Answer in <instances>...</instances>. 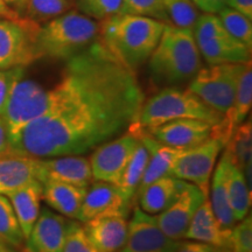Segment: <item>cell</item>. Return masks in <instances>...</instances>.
Here are the masks:
<instances>
[{
	"mask_svg": "<svg viewBox=\"0 0 252 252\" xmlns=\"http://www.w3.org/2000/svg\"><path fill=\"white\" fill-rule=\"evenodd\" d=\"M46 97L47 112L9 139V151L39 159L82 156L130 130L145 102L135 71L99 37L67 60Z\"/></svg>",
	"mask_w": 252,
	"mask_h": 252,
	"instance_id": "cell-1",
	"label": "cell"
},
{
	"mask_svg": "<svg viewBox=\"0 0 252 252\" xmlns=\"http://www.w3.org/2000/svg\"><path fill=\"white\" fill-rule=\"evenodd\" d=\"M166 23L149 17L117 13L99 24V39L121 61L135 71L159 42Z\"/></svg>",
	"mask_w": 252,
	"mask_h": 252,
	"instance_id": "cell-2",
	"label": "cell"
},
{
	"mask_svg": "<svg viewBox=\"0 0 252 252\" xmlns=\"http://www.w3.org/2000/svg\"><path fill=\"white\" fill-rule=\"evenodd\" d=\"M149 60L151 74L159 82L176 84L191 80L201 68L193 30L166 24Z\"/></svg>",
	"mask_w": 252,
	"mask_h": 252,
	"instance_id": "cell-3",
	"label": "cell"
},
{
	"mask_svg": "<svg viewBox=\"0 0 252 252\" xmlns=\"http://www.w3.org/2000/svg\"><path fill=\"white\" fill-rule=\"evenodd\" d=\"M98 37V23L80 12L69 11L41 26L37 48L41 58L69 60Z\"/></svg>",
	"mask_w": 252,
	"mask_h": 252,
	"instance_id": "cell-4",
	"label": "cell"
},
{
	"mask_svg": "<svg viewBox=\"0 0 252 252\" xmlns=\"http://www.w3.org/2000/svg\"><path fill=\"white\" fill-rule=\"evenodd\" d=\"M198 119L213 126L222 121L223 115L208 106L190 90L165 88L145 100L133 127L144 131L175 119Z\"/></svg>",
	"mask_w": 252,
	"mask_h": 252,
	"instance_id": "cell-5",
	"label": "cell"
},
{
	"mask_svg": "<svg viewBox=\"0 0 252 252\" xmlns=\"http://www.w3.org/2000/svg\"><path fill=\"white\" fill-rule=\"evenodd\" d=\"M193 34L198 52L208 64L251 61V49L230 35L217 14L200 15Z\"/></svg>",
	"mask_w": 252,
	"mask_h": 252,
	"instance_id": "cell-6",
	"label": "cell"
},
{
	"mask_svg": "<svg viewBox=\"0 0 252 252\" xmlns=\"http://www.w3.org/2000/svg\"><path fill=\"white\" fill-rule=\"evenodd\" d=\"M245 63H220L200 68L187 89L208 106L224 115L234 102Z\"/></svg>",
	"mask_w": 252,
	"mask_h": 252,
	"instance_id": "cell-7",
	"label": "cell"
},
{
	"mask_svg": "<svg viewBox=\"0 0 252 252\" xmlns=\"http://www.w3.org/2000/svg\"><path fill=\"white\" fill-rule=\"evenodd\" d=\"M41 25L30 18L0 19V70L25 68L41 59L37 48Z\"/></svg>",
	"mask_w": 252,
	"mask_h": 252,
	"instance_id": "cell-8",
	"label": "cell"
},
{
	"mask_svg": "<svg viewBox=\"0 0 252 252\" xmlns=\"http://www.w3.org/2000/svg\"><path fill=\"white\" fill-rule=\"evenodd\" d=\"M224 147L223 141L210 137L202 144L182 150L173 167L172 176L195 185L209 197L210 178Z\"/></svg>",
	"mask_w": 252,
	"mask_h": 252,
	"instance_id": "cell-9",
	"label": "cell"
},
{
	"mask_svg": "<svg viewBox=\"0 0 252 252\" xmlns=\"http://www.w3.org/2000/svg\"><path fill=\"white\" fill-rule=\"evenodd\" d=\"M46 88L36 82L20 78L12 90L1 117L7 125L9 139L24 126L47 112Z\"/></svg>",
	"mask_w": 252,
	"mask_h": 252,
	"instance_id": "cell-10",
	"label": "cell"
},
{
	"mask_svg": "<svg viewBox=\"0 0 252 252\" xmlns=\"http://www.w3.org/2000/svg\"><path fill=\"white\" fill-rule=\"evenodd\" d=\"M139 140L138 131L131 127L118 137L97 146L89 159L94 180L116 184Z\"/></svg>",
	"mask_w": 252,
	"mask_h": 252,
	"instance_id": "cell-11",
	"label": "cell"
},
{
	"mask_svg": "<svg viewBox=\"0 0 252 252\" xmlns=\"http://www.w3.org/2000/svg\"><path fill=\"white\" fill-rule=\"evenodd\" d=\"M207 196L196 186L187 182L185 188L168 208L153 215L158 226L167 237L180 241L185 238L189 223L197 208L207 200Z\"/></svg>",
	"mask_w": 252,
	"mask_h": 252,
	"instance_id": "cell-12",
	"label": "cell"
},
{
	"mask_svg": "<svg viewBox=\"0 0 252 252\" xmlns=\"http://www.w3.org/2000/svg\"><path fill=\"white\" fill-rule=\"evenodd\" d=\"M180 242L167 237L158 226L153 215L135 208L128 222L127 238L121 252H176Z\"/></svg>",
	"mask_w": 252,
	"mask_h": 252,
	"instance_id": "cell-13",
	"label": "cell"
},
{
	"mask_svg": "<svg viewBox=\"0 0 252 252\" xmlns=\"http://www.w3.org/2000/svg\"><path fill=\"white\" fill-rule=\"evenodd\" d=\"M89 159L81 156H60L39 159L36 180L46 182H63L89 187L93 180Z\"/></svg>",
	"mask_w": 252,
	"mask_h": 252,
	"instance_id": "cell-14",
	"label": "cell"
},
{
	"mask_svg": "<svg viewBox=\"0 0 252 252\" xmlns=\"http://www.w3.org/2000/svg\"><path fill=\"white\" fill-rule=\"evenodd\" d=\"M131 203L113 184L97 181L90 188L88 187L77 220L86 223L100 216L121 215L126 217Z\"/></svg>",
	"mask_w": 252,
	"mask_h": 252,
	"instance_id": "cell-15",
	"label": "cell"
},
{
	"mask_svg": "<svg viewBox=\"0 0 252 252\" xmlns=\"http://www.w3.org/2000/svg\"><path fill=\"white\" fill-rule=\"evenodd\" d=\"M213 125L198 119H175L143 132L167 146L175 149H190L209 139Z\"/></svg>",
	"mask_w": 252,
	"mask_h": 252,
	"instance_id": "cell-16",
	"label": "cell"
},
{
	"mask_svg": "<svg viewBox=\"0 0 252 252\" xmlns=\"http://www.w3.org/2000/svg\"><path fill=\"white\" fill-rule=\"evenodd\" d=\"M252 105V67L251 61L245 63L239 77L237 90L231 108L223 115L222 121L212 127L210 137L228 143L234 131L247 119Z\"/></svg>",
	"mask_w": 252,
	"mask_h": 252,
	"instance_id": "cell-17",
	"label": "cell"
},
{
	"mask_svg": "<svg viewBox=\"0 0 252 252\" xmlns=\"http://www.w3.org/2000/svg\"><path fill=\"white\" fill-rule=\"evenodd\" d=\"M68 220L48 208L40 212L27 239L26 248L32 252H62Z\"/></svg>",
	"mask_w": 252,
	"mask_h": 252,
	"instance_id": "cell-18",
	"label": "cell"
},
{
	"mask_svg": "<svg viewBox=\"0 0 252 252\" xmlns=\"http://www.w3.org/2000/svg\"><path fill=\"white\" fill-rule=\"evenodd\" d=\"M83 228L99 252H119L126 243L128 222L121 215L100 216L88 220Z\"/></svg>",
	"mask_w": 252,
	"mask_h": 252,
	"instance_id": "cell-19",
	"label": "cell"
},
{
	"mask_svg": "<svg viewBox=\"0 0 252 252\" xmlns=\"http://www.w3.org/2000/svg\"><path fill=\"white\" fill-rule=\"evenodd\" d=\"M37 165L39 158L9 150L0 154V194L6 196L36 180Z\"/></svg>",
	"mask_w": 252,
	"mask_h": 252,
	"instance_id": "cell-20",
	"label": "cell"
},
{
	"mask_svg": "<svg viewBox=\"0 0 252 252\" xmlns=\"http://www.w3.org/2000/svg\"><path fill=\"white\" fill-rule=\"evenodd\" d=\"M231 230H225L220 226L207 198L195 212L185 234V238L230 250Z\"/></svg>",
	"mask_w": 252,
	"mask_h": 252,
	"instance_id": "cell-21",
	"label": "cell"
},
{
	"mask_svg": "<svg viewBox=\"0 0 252 252\" xmlns=\"http://www.w3.org/2000/svg\"><path fill=\"white\" fill-rule=\"evenodd\" d=\"M134 130L138 131L141 141L146 145L150 151L149 163H147L143 180H141L137 194H135L138 195L152 182L165 178V176H172L173 167H174L176 159L180 156L182 150L159 143L146 132L137 130V128Z\"/></svg>",
	"mask_w": 252,
	"mask_h": 252,
	"instance_id": "cell-22",
	"label": "cell"
},
{
	"mask_svg": "<svg viewBox=\"0 0 252 252\" xmlns=\"http://www.w3.org/2000/svg\"><path fill=\"white\" fill-rule=\"evenodd\" d=\"M42 189V184L40 181L34 180L31 184L6 195L13 207L25 239L30 236L34 223L36 222L37 217L40 215Z\"/></svg>",
	"mask_w": 252,
	"mask_h": 252,
	"instance_id": "cell-23",
	"label": "cell"
},
{
	"mask_svg": "<svg viewBox=\"0 0 252 252\" xmlns=\"http://www.w3.org/2000/svg\"><path fill=\"white\" fill-rule=\"evenodd\" d=\"M187 181L174 176H165L152 182L138 194L140 209L149 215H157L168 208L180 195Z\"/></svg>",
	"mask_w": 252,
	"mask_h": 252,
	"instance_id": "cell-24",
	"label": "cell"
},
{
	"mask_svg": "<svg viewBox=\"0 0 252 252\" xmlns=\"http://www.w3.org/2000/svg\"><path fill=\"white\" fill-rule=\"evenodd\" d=\"M42 187V197L49 207L62 216L77 219L88 187L53 181L46 182Z\"/></svg>",
	"mask_w": 252,
	"mask_h": 252,
	"instance_id": "cell-25",
	"label": "cell"
},
{
	"mask_svg": "<svg viewBox=\"0 0 252 252\" xmlns=\"http://www.w3.org/2000/svg\"><path fill=\"white\" fill-rule=\"evenodd\" d=\"M228 167L229 158L223 153L212 180V195H210V206L217 220L225 230H231L237 222L235 220L230 206L228 191Z\"/></svg>",
	"mask_w": 252,
	"mask_h": 252,
	"instance_id": "cell-26",
	"label": "cell"
},
{
	"mask_svg": "<svg viewBox=\"0 0 252 252\" xmlns=\"http://www.w3.org/2000/svg\"><path fill=\"white\" fill-rule=\"evenodd\" d=\"M149 160L150 151L140 139L130 160L126 163L122 175L119 176L117 182L113 184L119 189V191L131 202L133 200L134 195L137 194L141 180H143L145 169H146Z\"/></svg>",
	"mask_w": 252,
	"mask_h": 252,
	"instance_id": "cell-27",
	"label": "cell"
},
{
	"mask_svg": "<svg viewBox=\"0 0 252 252\" xmlns=\"http://www.w3.org/2000/svg\"><path fill=\"white\" fill-rule=\"evenodd\" d=\"M251 147H252V126L251 122L242 123L236 127L228 143L224 153L230 161L242 169L251 187Z\"/></svg>",
	"mask_w": 252,
	"mask_h": 252,
	"instance_id": "cell-28",
	"label": "cell"
},
{
	"mask_svg": "<svg viewBox=\"0 0 252 252\" xmlns=\"http://www.w3.org/2000/svg\"><path fill=\"white\" fill-rule=\"evenodd\" d=\"M228 191L230 206L235 220L239 222L248 216L251 206V189L242 169L236 167L229 159Z\"/></svg>",
	"mask_w": 252,
	"mask_h": 252,
	"instance_id": "cell-29",
	"label": "cell"
},
{
	"mask_svg": "<svg viewBox=\"0 0 252 252\" xmlns=\"http://www.w3.org/2000/svg\"><path fill=\"white\" fill-rule=\"evenodd\" d=\"M75 6V0H26L24 12L27 18L41 23L67 13Z\"/></svg>",
	"mask_w": 252,
	"mask_h": 252,
	"instance_id": "cell-30",
	"label": "cell"
},
{
	"mask_svg": "<svg viewBox=\"0 0 252 252\" xmlns=\"http://www.w3.org/2000/svg\"><path fill=\"white\" fill-rule=\"evenodd\" d=\"M24 239L13 207L8 197L0 194V241L12 248H20Z\"/></svg>",
	"mask_w": 252,
	"mask_h": 252,
	"instance_id": "cell-31",
	"label": "cell"
},
{
	"mask_svg": "<svg viewBox=\"0 0 252 252\" xmlns=\"http://www.w3.org/2000/svg\"><path fill=\"white\" fill-rule=\"evenodd\" d=\"M168 24L179 28L193 30L200 13L193 0H162Z\"/></svg>",
	"mask_w": 252,
	"mask_h": 252,
	"instance_id": "cell-32",
	"label": "cell"
},
{
	"mask_svg": "<svg viewBox=\"0 0 252 252\" xmlns=\"http://www.w3.org/2000/svg\"><path fill=\"white\" fill-rule=\"evenodd\" d=\"M219 18L223 27L230 35L242 42L248 48H252V20L247 15L239 13L235 9L225 7L220 12Z\"/></svg>",
	"mask_w": 252,
	"mask_h": 252,
	"instance_id": "cell-33",
	"label": "cell"
},
{
	"mask_svg": "<svg viewBox=\"0 0 252 252\" xmlns=\"http://www.w3.org/2000/svg\"><path fill=\"white\" fill-rule=\"evenodd\" d=\"M118 13L149 17L168 24L162 0H123Z\"/></svg>",
	"mask_w": 252,
	"mask_h": 252,
	"instance_id": "cell-34",
	"label": "cell"
},
{
	"mask_svg": "<svg viewBox=\"0 0 252 252\" xmlns=\"http://www.w3.org/2000/svg\"><path fill=\"white\" fill-rule=\"evenodd\" d=\"M62 252H99L91 243L83 225L70 220L67 225V234Z\"/></svg>",
	"mask_w": 252,
	"mask_h": 252,
	"instance_id": "cell-35",
	"label": "cell"
},
{
	"mask_svg": "<svg viewBox=\"0 0 252 252\" xmlns=\"http://www.w3.org/2000/svg\"><path fill=\"white\" fill-rule=\"evenodd\" d=\"M123 0H86L77 5L81 13L93 19L103 20L117 14Z\"/></svg>",
	"mask_w": 252,
	"mask_h": 252,
	"instance_id": "cell-36",
	"label": "cell"
},
{
	"mask_svg": "<svg viewBox=\"0 0 252 252\" xmlns=\"http://www.w3.org/2000/svg\"><path fill=\"white\" fill-rule=\"evenodd\" d=\"M230 252H252V219L245 216L230 235Z\"/></svg>",
	"mask_w": 252,
	"mask_h": 252,
	"instance_id": "cell-37",
	"label": "cell"
},
{
	"mask_svg": "<svg viewBox=\"0 0 252 252\" xmlns=\"http://www.w3.org/2000/svg\"><path fill=\"white\" fill-rule=\"evenodd\" d=\"M24 68H11L0 70V116L4 113L8 98L15 83L24 77Z\"/></svg>",
	"mask_w": 252,
	"mask_h": 252,
	"instance_id": "cell-38",
	"label": "cell"
},
{
	"mask_svg": "<svg viewBox=\"0 0 252 252\" xmlns=\"http://www.w3.org/2000/svg\"><path fill=\"white\" fill-rule=\"evenodd\" d=\"M176 252H230L229 249L217 248L214 245L201 243V242L190 241V242H180Z\"/></svg>",
	"mask_w": 252,
	"mask_h": 252,
	"instance_id": "cell-39",
	"label": "cell"
},
{
	"mask_svg": "<svg viewBox=\"0 0 252 252\" xmlns=\"http://www.w3.org/2000/svg\"><path fill=\"white\" fill-rule=\"evenodd\" d=\"M198 9L208 14H219L226 7L228 0H193Z\"/></svg>",
	"mask_w": 252,
	"mask_h": 252,
	"instance_id": "cell-40",
	"label": "cell"
},
{
	"mask_svg": "<svg viewBox=\"0 0 252 252\" xmlns=\"http://www.w3.org/2000/svg\"><path fill=\"white\" fill-rule=\"evenodd\" d=\"M226 7L235 9L252 20V0H228Z\"/></svg>",
	"mask_w": 252,
	"mask_h": 252,
	"instance_id": "cell-41",
	"label": "cell"
},
{
	"mask_svg": "<svg viewBox=\"0 0 252 252\" xmlns=\"http://www.w3.org/2000/svg\"><path fill=\"white\" fill-rule=\"evenodd\" d=\"M9 149V133L4 118L0 116V154L7 152Z\"/></svg>",
	"mask_w": 252,
	"mask_h": 252,
	"instance_id": "cell-42",
	"label": "cell"
},
{
	"mask_svg": "<svg viewBox=\"0 0 252 252\" xmlns=\"http://www.w3.org/2000/svg\"><path fill=\"white\" fill-rule=\"evenodd\" d=\"M19 18H21V14H19L15 9L12 8L5 0H0V19L17 20Z\"/></svg>",
	"mask_w": 252,
	"mask_h": 252,
	"instance_id": "cell-43",
	"label": "cell"
},
{
	"mask_svg": "<svg viewBox=\"0 0 252 252\" xmlns=\"http://www.w3.org/2000/svg\"><path fill=\"white\" fill-rule=\"evenodd\" d=\"M5 1L7 2L12 8L15 9L19 14H20L21 12H24L25 1H26V0H5Z\"/></svg>",
	"mask_w": 252,
	"mask_h": 252,
	"instance_id": "cell-44",
	"label": "cell"
},
{
	"mask_svg": "<svg viewBox=\"0 0 252 252\" xmlns=\"http://www.w3.org/2000/svg\"><path fill=\"white\" fill-rule=\"evenodd\" d=\"M0 252H14L11 245L4 243V242L0 241Z\"/></svg>",
	"mask_w": 252,
	"mask_h": 252,
	"instance_id": "cell-45",
	"label": "cell"
},
{
	"mask_svg": "<svg viewBox=\"0 0 252 252\" xmlns=\"http://www.w3.org/2000/svg\"><path fill=\"white\" fill-rule=\"evenodd\" d=\"M83 1H86V0H75V2H76V5L81 4V2H83Z\"/></svg>",
	"mask_w": 252,
	"mask_h": 252,
	"instance_id": "cell-46",
	"label": "cell"
},
{
	"mask_svg": "<svg viewBox=\"0 0 252 252\" xmlns=\"http://www.w3.org/2000/svg\"><path fill=\"white\" fill-rule=\"evenodd\" d=\"M23 252H32V251H30V250H28V249H27V248H25V249H24V250H23Z\"/></svg>",
	"mask_w": 252,
	"mask_h": 252,
	"instance_id": "cell-47",
	"label": "cell"
},
{
	"mask_svg": "<svg viewBox=\"0 0 252 252\" xmlns=\"http://www.w3.org/2000/svg\"><path fill=\"white\" fill-rule=\"evenodd\" d=\"M119 252H121V251H119Z\"/></svg>",
	"mask_w": 252,
	"mask_h": 252,
	"instance_id": "cell-48",
	"label": "cell"
}]
</instances>
